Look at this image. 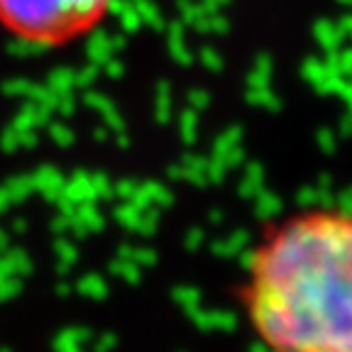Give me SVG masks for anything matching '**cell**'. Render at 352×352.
I'll return each mask as SVG.
<instances>
[{
	"label": "cell",
	"instance_id": "6da1fadb",
	"mask_svg": "<svg viewBox=\"0 0 352 352\" xmlns=\"http://www.w3.org/2000/svg\"><path fill=\"white\" fill-rule=\"evenodd\" d=\"M237 306L262 352H352V206L267 220L242 259Z\"/></svg>",
	"mask_w": 352,
	"mask_h": 352
},
{
	"label": "cell",
	"instance_id": "7a4b0ae2",
	"mask_svg": "<svg viewBox=\"0 0 352 352\" xmlns=\"http://www.w3.org/2000/svg\"><path fill=\"white\" fill-rule=\"evenodd\" d=\"M118 0H0V30L34 50H64L94 34Z\"/></svg>",
	"mask_w": 352,
	"mask_h": 352
}]
</instances>
